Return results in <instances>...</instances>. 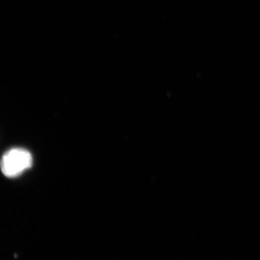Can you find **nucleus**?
I'll use <instances>...</instances> for the list:
<instances>
[{"label":"nucleus","mask_w":260,"mask_h":260,"mask_svg":"<svg viewBox=\"0 0 260 260\" xmlns=\"http://www.w3.org/2000/svg\"><path fill=\"white\" fill-rule=\"evenodd\" d=\"M31 154L25 149L14 148L5 152L0 160V168L5 177L13 179L32 167Z\"/></svg>","instance_id":"nucleus-1"}]
</instances>
